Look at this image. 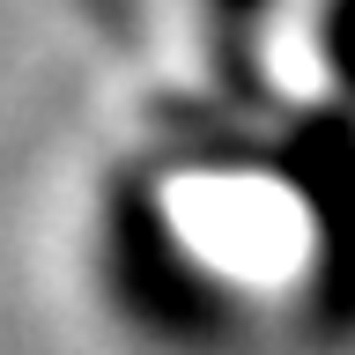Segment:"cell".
I'll return each instance as SVG.
<instances>
[{"instance_id": "7a4b0ae2", "label": "cell", "mask_w": 355, "mask_h": 355, "mask_svg": "<svg viewBox=\"0 0 355 355\" xmlns=\"http://www.w3.org/2000/svg\"><path fill=\"white\" fill-rule=\"evenodd\" d=\"M207 8H215V22H222V30H237V37H244V30L259 22V8H266V0H207Z\"/></svg>"}, {"instance_id": "6da1fadb", "label": "cell", "mask_w": 355, "mask_h": 355, "mask_svg": "<svg viewBox=\"0 0 355 355\" xmlns=\"http://www.w3.org/2000/svg\"><path fill=\"white\" fill-rule=\"evenodd\" d=\"M326 67L355 96V0H326Z\"/></svg>"}]
</instances>
